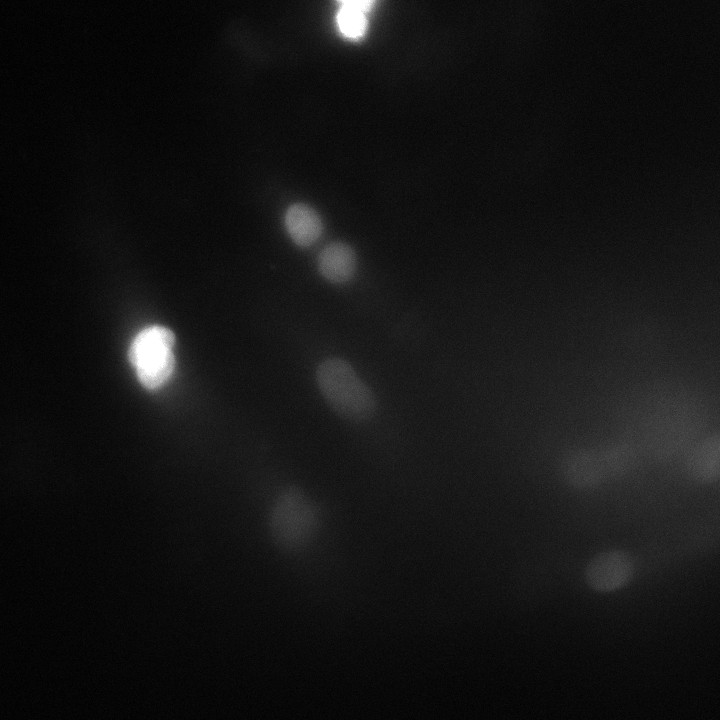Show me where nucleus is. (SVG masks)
<instances>
[{
  "instance_id": "423d86ee",
  "label": "nucleus",
  "mask_w": 720,
  "mask_h": 720,
  "mask_svg": "<svg viewBox=\"0 0 720 720\" xmlns=\"http://www.w3.org/2000/svg\"><path fill=\"white\" fill-rule=\"evenodd\" d=\"M318 270L323 278L334 284L350 281L356 271V254L351 246L344 242H332L326 245L318 256Z\"/></svg>"
},
{
  "instance_id": "7ed1b4c3",
  "label": "nucleus",
  "mask_w": 720,
  "mask_h": 720,
  "mask_svg": "<svg viewBox=\"0 0 720 720\" xmlns=\"http://www.w3.org/2000/svg\"><path fill=\"white\" fill-rule=\"evenodd\" d=\"M174 345V333L162 325L148 326L134 337L128 358L144 388L159 389L171 378L176 364Z\"/></svg>"
},
{
  "instance_id": "1a4fd4ad",
  "label": "nucleus",
  "mask_w": 720,
  "mask_h": 720,
  "mask_svg": "<svg viewBox=\"0 0 720 720\" xmlns=\"http://www.w3.org/2000/svg\"><path fill=\"white\" fill-rule=\"evenodd\" d=\"M367 13L341 6L336 14V23L341 34L351 40L362 38L368 28Z\"/></svg>"
},
{
  "instance_id": "f03ea898",
  "label": "nucleus",
  "mask_w": 720,
  "mask_h": 720,
  "mask_svg": "<svg viewBox=\"0 0 720 720\" xmlns=\"http://www.w3.org/2000/svg\"><path fill=\"white\" fill-rule=\"evenodd\" d=\"M267 521L274 543L281 549L294 551L312 539L318 526V512L304 492L286 488L274 498Z\"/></svg>"
},
{
  "instance_id": "0eeeda50",
  "label": "nucleus",
  "mask_w": 720,
  "mask_h": 720,
  "mask_svg": "<svg viewBox=\"0 0 720 720\" xmlns=\"http://www.w3.org/2000/svg\"><path fill=\"white\" fill-rule=\"evenodd\" d=\"M284 224L292 241L303 248L314 245L323 230L317 211L304 203H294L287 208Z\"/></svg>"
},
{
  "instance_id": "9d476101",
  "label": "nucleus",
  "mask_w": 720,
  "mask_h": 720,
  "mask_svg": "<svg viewBox=\"0 0 720 720\" xmlns=\"http://www.w3.org/2000/svg\"><path fill=\"white\" fill-rule=\"evenodd\" d=\"M337 2L343 7L353 8L368 13L375 5L376 0H337Z\"/></svg>"
},
{
  "instance_id": "6e6552de",
  "label": "nucleus",
  "mask_w": 720,
  "mask_h": 720,
  "mask_svg": "<svg viewBox=\"0 0 720 720\" xmlns=\"http://www.w3.org/2000/svg\"><path fill=\"white\" fill-rule=\"evenodd\" d=\"M690 475L701 483H713L719 478L718 439H708L696 448L688 459Z\"/></svg>"
},
{
  "instance_id": "f257e3e1",
  "label": "nucleus",
  "mask_w": 720,
  "mask_h": 720,
  "mask_svg": "<svg viewBox=\"0 0 720 720\" xmlns=\"http://www.w3.org/2000/svg\"><path fill=\"white\" fill-rule=\"evenodd\" d=\"M322 396L340 416L351 421L368 419L375 411V398L353 367L343 359L328 358L316 370Z\"/></svg>"
},
{
  "instance_id": "20e7f679",
  "label": "nucleus",
  "mask_w": 720,
  "mask_h": 720,
  "mask_svg": "<svg viewBox=\"0 0 720 720\" xmlns=\"http://www.w3.org/2000/svg\"><path fill=\"white\" fill-rule=\"evenodd\" d=\"M636 572L630 553L621 549L603 551L586 565L584 578L587 586L599 593H611L627 586Z\"/></svg>"
},
{
  "instance_id": "39448f33",
  "label": "nucleus",
  "mask_w": 720,
  "mask_h": 720,
  "mask_svg": "<svg viewBox=\"0 0 720 720\" xmlns=\"http://www.w3.org/2000/svg\"><path fill=\"white\" fill-rule=\"evenodd\" d=\"M565 482L575 489H593L609 475L606 458L590 452H577L567 457L561 466Z\"/></svg>"
}]
</instances>
